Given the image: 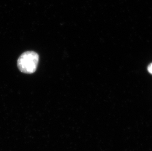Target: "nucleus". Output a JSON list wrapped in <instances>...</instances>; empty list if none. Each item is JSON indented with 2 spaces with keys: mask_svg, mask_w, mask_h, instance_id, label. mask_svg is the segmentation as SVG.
<instances>
[{
  "mask_svg": "<svg viewBox=\"0 0 152 151\" xmlns=\"http://www.w3.org/2000/svg\"><path fill=\"white\" fill-rule=\"evenodd\" d=\"M39 60V56L37 53L33 51L26 52L19 57L17 65L22 72L32 74L37 70Z\"/></svg>",
  "mask_w": 152,
  "mask_h": 151,
  "instance_id": "obj_1",
  "label": "nucleus"
},
{
  "mask_svg": "<svg viewBox=\"0 0 152 151\" xmlns=\"http://www.w3.org/2000/svg\"><path fill=\"white\" fill-rule=\"evenodd\" d=\"M148 71L152 75V63L150 64L148 67Z\"/></svg>",
  "mask_w": 152,
  "mask_h": 151,
  "instance_id": "obj_2",
  "label": "nucleus"
}]
</instances>
